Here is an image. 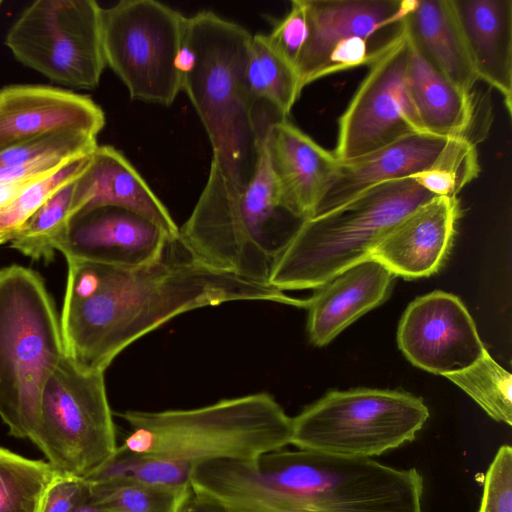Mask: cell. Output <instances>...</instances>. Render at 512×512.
I'll use <instances>...</instances> for the list:
<instances>
[{
	"instance_id": "21",
	"label": "cell",
	"mask_w": 512,
	"mask_h": 512,
	"mask_svg": "<svg viewBox=\"0 0 512 512\" xmlns=\"http://www.w3.org/2000/svg\"><path fill=\"white\" fill-rule=\"evenodd\" d=\"M393 274L368 258L336 275L308 298L307 330L316 346L330 343L340 332L387 298Z\"/></svg>"
},
{
	"instance_id": "34",
	"label": "cell",
	"mask_w": 512,
	"mask_h": 512,
	"mask_svg": "<svg viewBox=\"0 0 512 512\" xmlns=\"http://www.w3.org/2000/svg\"><path fill=\"white\" fill-rule=\"evenodd\" d=\"M478 512H512V448L502 445L485 474Z\"/></svg>"
},
{
	"instance_id": "1",
	"label": "cell",
	"mask_w": 512,
	"mask_h": 512,
	"mask_svg": "<svg viewBox=\"0 0 512 512\" xmlns=\"http://www.w3.org/2000/svg\"><path fill=\"white\" fill-rule=\"evenodd\" d=\"M60 317L64 354L79 367L105 372L127 346L190 310L240 300L306 307L272 286L210 268L187 255L139 266L68 260Z\"/></svg>"
},
{
	"instance_id": "20",
	"label": "cell",
	"mask_w": 512,
	"mask_h": 512,
	"mask_svg": "<svg viewBox=\"0 0 512 512\" xmlns=\"http://www.w3.org/2000/svg\"><path fill=\"white\" fill-rule=\"evenodd\" d=\"M448 139L411 133L364 156L340 161L338 172L317 205L314 216L344 204L373 186L411 178L429 169Z\"/></svg>"
},
{
	"instance_id": "37",
	"label": "cell",
	"mask_w": 512,
	"mask_h": 512,
	"mask_svg": "<svg viewBox=\"0 0 512 512\" xmlns=\"http://www.w3.org/2000/svg\"><path fill=\"white\" fill-rule=\"evenodd\" d=\"M373 50H368V40L354 36L339 43L331 52L323 77L369 64Z\"/></svg>"
},
{
	"instance_id": "8",
	"label": "cell",
	"mask_w": 512,
	"mask_h": 512,
	"mask_svg": "<svg viewBox=\"0 0 512 512\" xmlns=\"http://www.w3.org/2000/svg\"><path fill=\"white\" fill-rule=\"evenodd\" d=\"M428 418L424 401L410 393L332 390L292 418L291 445L339 457L372 458L413 441Z\"/></svg>"
},
{
	"instance_id": "30",
	"label": "cell",
	"mask_w": 512,
	"mask_h": 512,
	"mask_svg": "<svg viewBox=\"0 0 512 512\" xmlns=\"http://www.w3.org/2000/svg\"><path fill=\"white\" fill-rule=\"evenodd\" d=\"M97 146V137L91 134L74 130L55 131L1 149L0 170L46 161H66L90 155Z\"/></svg>"
},
{
	"instance_id": "24",
	"label": "cell",
	"mask_w": 512,
	"mask_h": 512,
	"mask_svg": "<svg viewBox=\"0 0 512 512\" xmlns=\"http://www.w3.org/2000/svg\"><path fill=\"white\" fill-rule=\"evenodd\" d=\"M401 25L423 57L448 81L471 94L477 79L450 0H417Z\"/></svg>"
},
{
	"instance_id": "29",
	"label": "cell",
	"mask_w": 512,
	"mask_h": 512,
	"mask_svg": "<svg viewBox=\"0 0 512 512\" xmlns=\"http://www.w3.org/2000/svg\"><path fill=\"white\" fill-rule=\"evenodd\" d=\"M466 392L492 419L512 424V377L488 351L470 367L445 376Z\"/></svg>"
},
{
	"instance_id": "19",
	"label": "cell",
	"mask_w": 512,
	"mask_h": 512,
	"mask_svg": "<svg viewBox=\"0 0 512 512\" xmlns=\"http://www.w3.org/2000/svg\"><path fill=\"white\" fill-rule=\"evenodd\" d=\"M459 216L457 197L436 196L395 224L370 258L393 275L408 279L430 276L438 271L451 248Z\"/></svg>"
},
{
	"instance_id": "42",
	"label": "cell",
	"mask_w": 512,
	"mask_h": 512,
	"mask_svg": "<svg viewBox=\"0 0 512 512\" xmlns=\"http://www.w3.org/2000/svg\"><path fill=\"white\" fill-rule=\"evenodd\" d=\"M2 4H3V1H2V0H0V7H1V5H2Z\"/></svg>"
},
{
	"instance_id": "3",
	"label": "cell",
	"mask_w": 512,
	"mask_h": 512,
	"mask_svg": "<svg viewBox=\"0 0 512 512\" xmlns=\"http://www.w3.org/2000/svg\"><path fill=\"white\" fill-rule=\"evenodd\" d=\"M270 123L258 131L247 183L239 187L208 173L177 239L193 260L265 284H270L280 257L303 222L279 206L268 145Z\"/></svg>"
},
{
	"instance_id": "4",
	"label": "cell",
	"mask_w": 512,
	"mask_h": 512,
	"mask_svg": "<svg viewBox=\"0 0 512 512\" xmlns=\"http://www.w3.org/2000/svg\"><path fill=\"white\" fill-rule=\"evenodd\" d=\"M119 416L129 428L122 448L191 467L213 460L254 461L291 445L292 417L265 392Z\"/></svg>"
},
{
	"instance_id": "39",
	"label": "cell",
	"mask_w": 512,
	"mask_h": 512,
	"mask_svg": "<svg viewBox=\"0 0 512 512\" xmlns=\"http://www.w3.org/2000/svg\"><path fill=\"white\" fill-rule=\"evenodd\" d=\"M38 179L40 178L16 182H0V209H2L13 198H15L24 188H26L28 185H30L31 183Z\"/></svg>"
},
{
	"instance_id": "35",
	"label": "cell",
	"mask_w": 512,
	"mask_h": 512,
	"mask_svg": "<svg viewBox=\"0 0 512 512\" xmlns=\"http://www.w3.org/2000/svg\"><path fill=\"white\" fill-rule=\"evenodd\" d=\"M308 34L303 0L291 1L289 12L266 35L271 47L295 67Z\"/></svg>"
},
{
	"instance_id": "5",
	"label": "cell",
	"mask_w": 512,
	"mask_h": 512,
	"mask_svg": "<svg viewBox=\"0 0 512 512\" xmlns=\"http://www.w3.org/2000/svg\"><path fill=\"white\" fill-rule=\"evenodd\" d=\"M252 34L211 11L187 17L185 40L196 62L182 77L184 91L212 147L209 172L244 186L251 174V152L259 128L245 81Z\"/></svg>"
},
{
	"instance_id": "36",
	"label": "cell",
	"mask_w": 512,
	"mask_h": 512,
	"mask_svg": "<svg viewBox=\"0 0 512 512\" xmlns=\"http://www.w3.org/2000/svg\"><path fill=\"white\" fill-rule=\"evenodd\" d=\"M88 494L85 479L58 473L45 492L40 512H75L87 503Z\"/></svg>"
},
{
	"instance_id": "26",
	"label": "cell",
	"mask_w": 512,
	"mask_h": 512,
	"mask_svg": "<svg viewBox=\"0 0 512 512\" xmlns=\"http://www.w3.org/2000/svg\"><path fill=\"white\" fill-rule=\"evenodd\" d=\"M87 482V503L105 512H181L193 494L190 484L167 487L119 478Z\"/></svg>"
},
{
	"instance_id": "23",
	"label": "cell",
	"mask_w": 512,
	"mask_h": 512,
	"mask_svg": "<svg viewBox=\"0 0 512 512\" xmlns=\"http://www.w3.org/2000/svg\"><path fill=\"white\" fill-rule=\"evenodd\" d=\"M407 39L409 50L403 86L410 125L418 133L443 138L466 137L474 112L471 94L448 81L408 36Z\"/></svg>"
},
{
	"instance_id": "14",
	"label": "cell",
	"mask_w": 512,
	"mask_h": 512,
	"mask_svg": "<svg viewBox=\"0 0 512 512\" xmlns=\"http://www.w3.org/2000/svg\"><path fill=\"white\" fill-rule=\"evenodd\" d=\"M172 242L159 227L136 213L100 207L70 218L57 251L67 261L131 267L160 259Z\"/></svg>"
},
{
	"instance_id": "9",
	"label": "cell",
	"mask_w": 512,
	"mask_h": 512,
	"mask_svg": "<svg viewBox=\"0 0 512 512\" xmlns=\"http://www.w3.org/2000/svg\"><path fill=\"white\" fill-rule=\"evenodd\" d=\"M30 440L61 474L85 479L107 462L118 445L104 372L64 355L43 386Z\"/></svg>"
},
{
	"instance_id": "38",
	"label": "cell",
	"mask_w": 512,
	"mask_h": 512,
	"mask_svg": "<svg viewBox=\"0 0 512 512\" xmlns=\"http://www.w3.org/2000/svg\"><path fill=\"white\" fill-rule=\"evenodd\" d=\"M196 62V55L192 46L185 40L178 50L175 66L181 78L192 72Z\"/></svg>"
},
{
	"instance_id": "28",
	"label": "cell",
	"mask_w": 512,
	"mask_h": 512,
	"mask_svg": "<svg viewBox=\"0 0 512 512\" xmlns=\"http://www.w3.org/2000/svg\"><path fill=\"white\" fill-rule=\"evenodd\" d=\"M73 182L60 188L31 216L10 241L11 248L36 261L54 259L68 228Z\"/></svg>"
},
{
	"instance_id": "10",
	"label": "cell",
	"mask_w": 512,
	"mask_h": 512,
	"mask_svg": "<svg viewBox=\"0 0 512 512\" xmlns=\"http://www.w3.org/2000/svg\"><path fill=\"white\" fill-rule=\"evenodd\" d=\"M187 17L155 0H122L102 8L105 64L126 86L131 99L173 104L182 91L175 61Z\"/></svg>"
},
{
	"instance_id": "2",
	"label": "cell",
	"mask_w": 512,
	"mask_h": 512,
	"mask_svg": "<svg viewBox=\"0 0 512 512\" xmlns=\"http://www.w3.org/2000/svg\"><path fill=\"white\" fill-rule=\"evenodd\" d=\"M189 482L224 512H422L424 493L415 468L287 448L196 464Z\"/></svg>"
},
{
	"instance_id": "31",
	"label": "cell",
	"mask_w": 512,
	"mask_h": 512,
	"mask_svg": "<svg viewBox=\"0 0 512 512\" xmlns=\"http://www.w3.org/2000/svg\"><path fill=\"white\" fill-rule=\"evenodd\" d=\"M192 467L173 460L128 451L118 446L114 455L85 480L97 482L126 479L150 485L181 487L189 485Z\"/></svg>"
},
{
	"instance_id": "41",
	"label": "cell",
	"mask_w": 512,
	"mask_h": 512,
	"mask_svg": "<svg viewBox=\"0 0 512 512\" xmlns=\"http://www.w3.org/2000/svg\"><path fill=\"white\" fill-rule=\"evenodd\" d=\"M75 512H105L89 503L80 506Z\"/></svg>"
},
{
	"instance_id": "25",
	"label": "cell",
	"mask_w": 512,
	"mask_h": 512,
	"mask_svg": "<svg viewBox=\"0 0 512 512\" xmlns=\"http://www.w3.org/2000/svg\"><path fill=\"white\" fill-rule=\"evenodd\" d=\"M245 81L251 102H267L280 118L288 117L302 92L294 65L278 54L263 34L252 36Z\"/></svg>"
},
{
	"instance_id": "7",
	"label": "cell",
	"mask_w": 512,
	"mask_h": 512,
	"mask_svg": "<svg viewBox=\"0 0 512 512\" xmlns=\"http://www.w3.org/2000/svg\"><path fill=\"white\" fill-rule=\"evenodd\" d=\"M64 355L43 279L21 265L0 270V418L12 436L33 435L43 386Z\"/></svg>"
},
{
	"instance_id": "11",
	"label": "cell",
	"mask_w": 512,
	"mask_h": 512,
	"mask_svg": "<svg viewBox=\"0 0 512 512\" xmlns=\"http://www.w3.org/2000/svg\"><path fill=\"white\" fill-rule=\"evenodd\" d=\"M101 13L94 0H37L9 28L5 44L20 63L52 81L94 89L106 66Z\"/></svg>"
},
{
	"instance_id": "40",
	"label": "cell",
	"mask_w": 512,
	"mask_h": 512,
	"mask_svg": "<svg viewBox=\"0 0 512 512\" xmlns=\"http://www.w3.org/2000/svg\"><path fill=\"white\" fill-rule=\"evenodd\" d=\"M181 512H224L217 506L196 497L194 494L187 501Z\"/></svg>"
},
{
	"instance_id": "16",
	"label": "cell",
	"mask_w": 512,
	"mask_h": 512,
	"mask_svg": "<svg viewBox=\"0 0 512 512\" xmlns=\"http://www.w3.org/2000/svg\"><path fill=\"white\" fill-rule=\"evenodd\" d=\"M268 145L280 208L301 221L313 217L340 161L287 118L270 123Z\"/></svg>"
},
{
	"instance_id": "12",
	"label": "cell",
	"mask_w": 512,
	"mask_h": 512,
	"mask_svg": "<svg viewBox=\"0 0 512 512\" xmlns=\"http://www.w3.org/2000/svg\"><path fill=\"white\" fill-rule=\"evenodd\" d=\"M407 34L399 22L396 33L373 50L369 70L338 119L334 155L341 162L369 154L415 132L404 98L408 59Z\"/></svg>"
},
{
	"instance_id": "32",
	"label": "cell",
	"mask_w": 512,
	"mask_h": 512,
	"mask_svg": "<svg viewBox=\"0 0 512 512\" xmlns=\"http://www.w3.org/2000/svg\"><path fill=\"white\" fill-rule=\"evenodd\" d=\"M90 155L65 162L54 172L28 185L0 209V245L10 242L53 194L74 181L87 166Z\"/></svg>"
},
{
	"instance_id": "17",
	"label": "cell",
	"mask_w": 512,
	"mask_h": 512,
	"mask_svg": "<svg viewBox=\"0 0 512 512\" xmlns=\"http://www.w3.org/2000/svg\"><path fill=\"white\" fill-rule=\"evenodd\" d=\"M308 34L295 63L300 89L323 78L342 41L375 33L402 20L400 0H303Z\"/></svg>"
},
{
	"instance_id": "22",
	"label": "cell",
	"mask_w": 512,
	"mask_h": 512,
	"mask_svg": "<svg viewBox=\"0 0 512 512\" xmlns=\"http://www.w3.org/2000/svg\"><path fill=\"white\" fill-rule=\"evenodd\" d=\"M478 80L512 112V0H450Z\"/></svg>"
},
{
	"instance_id": "33",
	"label": "cell",
	"mask_w": 512,
	"mask_h": 512,
	"mask_svg": "<svg viewBox=\"0 0 512 512\" xmlns=\"http://www.w3.org/2000/svg\"><path fill=\"white\" fill-rule=\"evenodd\" d=\"M479 171L475 145L467 137H453L429 169L411 178L434 196L457 197Z\"/></svg>"
},
{
	"instance_id": "18",
	"label": "cell",
	"mask_w": 512,
	"mask_h": 512,
	"mask_svg": "<svg viewBox=\"0 0 512 512\" xmlns=\"http://www.w3.org/2000/svg\"><path fill=\"white\" fill-rule=\"evenodd\" d=\"M100 207H117L136 213L159 227L172 241L179 227L147 182L117 149L98 145L73 182L69 220Z\"/></svg>"
},
{
	"instance_id": "27",
	"label": "cell",
	"mask_w": 512,
	"mask_h": 512,
	"mask_svg": "<svg viewBox=\"0 0 512 512\" xmlns=\"http://www.w3.org/2000/svg\"><path fill=\"white\" fill-rule=\"evenodd\" d=\"M58 472L48 463L0 447V512H40Z\"/></svg>"
},
{
	"instance_id": "15",
	"label": "cell",
	"mask_w": 512,
	"mask_h": 512,
	"mask_svg": "<svg viewBox=\"0 0 512 512\" xmlns=\"http://www.w3.org/2000/svg\"><path fill=\"white\" fill-rule=\"evenodd\" d=\"M104 125L102 108L85 95L43 85L0 89V150L61 130L97 137Z\"/></svg>"
},
{
	"instance_id": "13",
	"label": "cell",
	"mask_w": 512,
	"mask_h": 512,
	"mask_svg": "<svg viewBox=\"0 0 512 512\" xmlns=\"http://www.w3.org/2000/svg\"><path fill=\"white\" fill-rule=\"evenodd\" d=\"M397 342L414 366L443 376L470 367L486 351L466 306L443 291L420 296L408 305L398 325Z\"/></svg>"
},
{
	"instance_id": "6",
	"label": "cell",
	"mask_w": 512,
	"mask_h": 512,
	"mask_svg": "<svg viewBox=\"0 0 512 512\" xmlns=\"http://www.w3.org/2000/svg\"><path fill=\"white\" fill-rule=\"evenodd\" d=\"M436 196L412 178L373 186L302 222L280 257L270 284L282 291L317 289L370 258L402 218Z\"/></svg>"
}]
</instances>
